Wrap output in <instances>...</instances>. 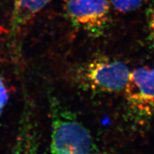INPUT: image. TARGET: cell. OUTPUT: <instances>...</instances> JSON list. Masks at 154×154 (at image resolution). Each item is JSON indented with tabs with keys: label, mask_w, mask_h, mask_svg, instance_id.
<instances>
[{
	"label": "cell",
	"mask_w": 154,
	"mask_h": 154,
	"mask_svg": "<svg viewBox=\"0 0 154 154\" xmlns=\"http://www.w3.org/2000/svg\"><path fill=\"white\" fill-rule=\"evenodd\" d=\"M50 154H101L91 133L57 98L50 99Z\"/></svg>",
	"instance_id": "obj_1"
},
{
	"label": "cell",
	"mask_w": 154,
	"mask_h": 154,
	"mask_svg": "<svg viewBox=\"0 0 154 154\" xmlns=\"http://www.w3.org/2000/svg\"><path fill=\"white\" fill-rule=\"evenodd\" d=\"M130 72L124 63L99 57L82 67L79 78L83 86L93 91L119 93L124 91Z\"/></svg>",
	"instance_id": "obj_2"
},
{
	"label": "cell",
	"mask_w": 154,
	"mask_h": 154,
	"mask_svg": "<svg viewBox=\"0 0 154 154\" xmlns=\"http://www.w3.org/2000/svg\"><path fill=\"white\" fill-rule=\"evenodd\" d=\"M109 0H67L66 13L75 27L92 37L103 35L110 22Z\"/></svg>",
	"instance_id": "obj_3"
},
{
	"label": "cell",
	"mask_w": 154,
	"mask_h": 154,
	"mask_svg": "<svg viewBox=\"0 0 154 154\" xmlns=\"http://www.w3.org/2000/svg\"><path fill=\"white\" fill-rule=\"evenodd\" d=\"M123 92L134 117L143 120L154 117V66L131 71Z\"/></svg>",
	"instance_id": "obj_4"
},
{
	"label": "cell",
	"mask_w": 154,
	"mask_h": 154,
	"mask_svg": "<svg viewBox=\"0 0 154 154\" xmlns=\"http://www.w3.org/2000/svg\"><path fill=\"white\" fill-rule=\"evenodd\" d=\"M52 0H13L9 32L17 38L28 23Z\"/></svg>",
	"instance_id": "obj_5"
},
{
	"label": "cell",
	"mask_w": 154,
	"mask_h": 154,
	"mask_svg": "<svg viewBox=\"0 0 154 154\" xmlns=\"http://www.w3.org/2000/svg\"><path fill=\"white\" fill-rule=\"evenodd\" d=\"M22 114L14 154H37L36 130L29 103L25 105Z\"/></svg>",
	"instance_id": "obj_6"
},
{
	"label": "cell",
	"mask_w": 154,
	"mask_h": 154,
	"mask_svg": "<svg viewBox=\"0 0 154 154\" xmlns=\"http://www.w3.org/2000/svg\"><path fill=\"white\" fill-rule=\"evenodd\" d=\"M110 5L116 10L128 13L139 9L149 0H109Z\"/></svg>",
	"instance_id": "obj_7"
},
{
	"label": "cell",
	"mask_w": 154,
	"mask_h": 154,
	"mask_svg": "<svg viewBox=\"0 0 154 154\" xmlns=\"http://www.w3.org/2000/svg\"><path fill=\"white\" fill-rule=\"evenodd\" d=\"M147 19L149 39L151 46L154 49V0H152L148 9Z\"/></svg>",
	"instance_id": "obj_8"
},
{
	"label": "cell",
	"mask_w": 154,
	"mask_h": 154,
	"mask_svg": "<svg viewBox=\"0 0 154 154\" xmlns=\"http://www.w3.org/2000/svg\"><path fill=\"white\" fill-rule=\"evenodd\" d=\"M9 99V94L3 79L0 76V116L2 114L4 109Z\"/></svg>",
	"instance_id": "obj_9"
}]
</instances>
